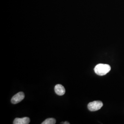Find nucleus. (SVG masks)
<instances>
[{"instance_id": "obj_1", "label": "nucleus", "mask_w": 124, "mask_h": 124, "mask_svg": "<svg viewBox=\"0 0 124 124\" xmlns=\"http://www.w3.org/2000/svg\"><path fill=\"white\" fill-rule=\"evenodd\" d=\"M111 70V67L108 64L100 63L96 65L94 68V71L98 75H105Z\"/></svg>"}, {"instance_id": "obj_2", "label": "nucleus", "mask_w": 124, "mask_h": 124, "mask_svg": "<svg viewBox=\"0 0 124 124\" xmlns=\"http://www.w3.org/2000/svg\"><path fill=\"white\" fill-rule=\"evenodd\" d=\"M103 106V103L100 101H95L89 103L88 108L90 111H96L99 110Z\"/></svg>"}, {"instance_id": "obj_3", "label": "nucleus", "mask_w": 124, "mask_h": 124, "mask_svg": "<svg viewBox=\"0 0 124 124\" xmlns=\"http://www.w3.org/2000/svg\"><path fill=\"white\" fill-rule=\"evenodd\" d=\"M24 98V94L23 92H19L12 98L11 102L13 104H17L21 102Z\"/></svg>"}, {"instance_id": "obj_4", "label": "nucleus", "mask_w": 124, "mask_h": 124, "mask_svg": "<svg viewBox=\"0 0 124 124\" xmlns=\"http://www.w3.org/2000/svg\"><path fill=\"white\" fill-rule=\"evenodd\" d=\"M54 90L55 93L59 96H62L65 93V89L62 85H56L54 88Z\"/></svg>"}, {"instance_id": "obj_5", "label": "nucleus", "mask_w": 124, "mask_h": 124, "mask_svg": "<svg viewBox=\"0 0 124 124\" xmlns=\"http://www.w3.org/2000/svg\"><path fill=\"white\" fill-rule=\"evenodd\" d=\"M30 122V119L28 117H23L22 118H16L14 120V124H28Z\"/></svg>"}, {"instance_id": "obj_6", "label": "nucleus", "mask_w": 124, "mask_h": 124, "mask_svg": "<svg viewBox=\"0 0 124 124\" xmlns=\"http://www.w3.org/2000/svg\"><path fill=\"white\" fill-rule=\"evenodd\" d=\"M56 122V120L54 118H48L44 121L42 124H54Z\"/></svg>"}, {"instance_id": "obj_7", "label": "nucleus", "mask_w": 124, "mask_h": 124, "mask_svg": "<svg viewBox=\"0 0 124 124\" xmlns=\"http://www.w3.org/2000/svg\"><path fill=\"white\" fill-rule=\"evenodd\" d=\"M62 124H70V123L69 122H64L63 123H62Z\"/></svg>"}]
</instances>
